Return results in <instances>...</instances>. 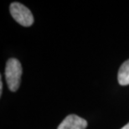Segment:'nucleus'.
<instances>
[{"label":"nucleus","instance_id":"nucleus-1","mask_svg":"<svg viewBox=\"0 0 129 129\" xmlns=\"http://www.w3.org/2000/svg\"><path fill=\"white\" fill-rule=\"evenodd\" d=\"M5 79L8 87L11 91H17L21 83L23 70L21 63L15 58H10L7 60L5 66Z\"/></svg>","mask_w":129,"mask_h":129},{"label":"nucleus","instance_id":"nucleus-2","mask_svg":"<svg viewBox=\"0 0 129 129\" xmlns=\"http://www.w3.org/2000/svg\"><path fill=\"white\" fill-rule=\"evenodd\" d=\"M9 11L12 17L17 23L24 27L31 26L34 24V16L31 11L24 4L14 2L10 4Z\"/></svg>","mask_w":129,"mask_h":129},{"label":"nucleus","instance_id":"nucleus-3","mask_svg":"<svg viewBox=\"0 0 129 129\" xmlns=\"http://www.w3.org/2000/svg\"><path fill=\"white\" fill-rule=\"evenodd\" d=\"M86 120L77 115L71 114L61 122L57 129H86Z\"/></svg>","mask_w":129,"mask_h":129},{"label":"nucleus","instance_id":"nucleus-4","mask_svg":"<svg viewBox=\"0 0 129 129\" xmlns=\"http://www.w3.org/2000/svg\"><path fill=\"white\" fill-rule=\"evenodd\" d=\"M117 81L121 86L129 85V59L120 66L117 74Z\"/></svg>","mask_w":129,"mask_h":129},{"label":"nucleus","instance_id":"nucleus-5","mask_svg":"<svg viewBox=\"0 0 129 129\" xmlns=\"http://www.w3.org/2000/svg\"><path fill=\"white\" fill-rule=\"evenodd\" d=\"M2 94H3V81L1 78V81H0V96H2Z\"/></svg>","mask_w":129,"mask_h":129},{"label":"nucleus","instance_id":"nucleus-6","mask_svg":"<svg viewBox=\"0 0 129 129\" xmlns=\"http://www.w3.org/2000/svg\"><path fill=\"white\" fill-rule=\"evenodd\" d=\"M121 129H129V122L127 123V124H126L124 127H122Z\"/></svg>","mask_w":129,"mask_h":129}]
</instances>
